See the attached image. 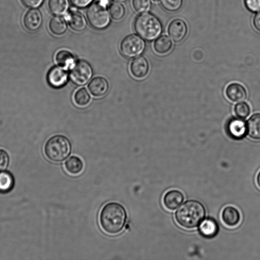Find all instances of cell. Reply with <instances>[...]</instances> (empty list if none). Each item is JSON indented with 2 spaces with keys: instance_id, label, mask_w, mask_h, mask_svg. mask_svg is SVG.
Returning <instances> with one entry per match:
<instances>
[{
  "instance_id": "cell-1",
  "label": "cell",
  "mask_w": 260,
  "mask_h": 260,
  "mask_svg": "<svg viewBox=\"0 0 260 260\" xmlns=\"http://www.w3.org/2000/svg\"><path fill=\"white\" fill-rule=\"evenodd\" d=\"M126 209L119 203L111 202L106 204L99 214V223L106 234L115 235L123 230L127 221Z\"/></svg>"
},
{
  "instance_id": "cell-2",
  "label": "cell",
  "mask_w": 260,
  "mask_h": 260,
  "mask_svg": "<svg viewBox=\"0 0 260 260\" xmlns=\"http://www.w3.org/2000/svg\"><path fill=\"white\" fill-rule=\"evenodd\" d=\"M203 205L196 200H188L184 202L176 211L175 219L177 222L185 229H193L198 226L205 216Z\"/></svg>"
},
{
  "instance_id": "cell-3",
  "label": "cell",
  "mask_w": 260,
  "mask_h": 260,
  "mask_svg": "<svg viewBox=\"0 0 260 260\" xmlns=\"http://www.w3.org/2000/svg\"><path fill=\"white\" fill-rule=\"evenodd\" d=\"M134 27L141 37L148 41L158 38L162 30L159 19L149 13H143L138 15L135 20Z\"/></svg>"
},
{
  "instance_id": "cell-4",
  "label": "cell",
  "mask_w": 260,
  "mask_h": 260,
  "mask_svg": "<svg viewBox=\"0 0 260 260\" xmlns=\"http://www.w3.org/2000/svg\"><path fill=\"white\" fill-rule=\"evenodd\" d=\"M71 149L70 140L63 135H58L52 136L46 142L44 153L50 161L60 162L69 156Z\"/></svg>"
},
{
  "instance_id": "cell-5",
  "label": "cell",
  "mask_w": 260,
  "mask_h": 260,
  "mask_svg": "<svg viewBox=\"0 0 260 260\" xmlns=\"http://www.w3.org/2000/svg\"><path fill=\"white\" fill-rule=\"evenodd\" d=\"M87 19L94 28L103 29L110 23V16L105 4L96 2L91 4L87 9Z\"/></svg>"
},
{
  "instance_id": "cell-6",
  "label": "cell",
  "mask_w": 260,
  "mask_h": 260,
  "mask_svg": "<svg viewBox=\"0 0 260 260\" xmlns=\"http://www.w3.org/2000/svg\"><path fill=\"white\" fill-rule=\"evenodd\" d=\"M145 42L140 36L135 34L125 37L121 42L120 50L126 57L132 58L139 55L144 50Z\"/></svg>"
},
{
  "instance_id": "cell-7",
  "label": "cell",
  "mask_w": 260,
  "mask_h": 260,
  "mask_svg": "<svg viewBox=\"0 0 260 260\" xmlns=\"http://www.w3.org/2000/svg\"><path fill=\"white\" fill-rule=\"evenodd\" d=\"M92 74L90 64L84 60H79L71 67L70 77L73 83L81 86L88 82Z\"/></svg>"
},
{
  "instance_id": "cell-8",
  "label": "cell",
  "mask_w": 260,
  "mask_h": 260,
  "mask_svg": "<svg viewBox=\"0 0 260 260\" xmlns=\"http://www.w3.org/2000/svg\"><path fill=\"white\" fill-rule=\"evenodd\" d=\"M68 73L66 69L60 66L51 68L46 75L48 84L52 87L58 88L63 86L68 81Z\"/></svg>"
},
{
  "instance_id": "cell-9",
  "label": "cell",
  "mask_w": 260,
  "mask_h": 260,
  "mask_svg": "<svg viewBox=\"0 0 260 260\" xmlns=\"http://www.w3.org/2000/svg\"><path fill=\"white\" fill-rule=\"evenodd\" d=\"M168 31L170 38L175 42L183 40L187 32V26L182 19L177 18L169 24Z\"/></svg>"
},
{
  "instance_id": "cell-10",
  "label": "cell",
  "mask_w": 260,
  "mask_h": 260,
  "mask_svg": "<svg viewBox=\"0 0 260 260\" xmlns=\"http://www.w3.org/2000/svg\"><path fill=\"white\" fill-rule=\"evenodd\" d=\"M130 71L132 75L136 78H144L149 71V64L147 60L142 56L136 57L131 63Z\"/></svg>"
},
{
  "instance_id": "cell-11",
  "label": "cell",
  "mask_w": 260,
  "mask_h": 260,
  "mask_svg": "<svg viewBox=\"0 0 260 260\" xmlns=\"http://www.w3.org/2000/svg\"><path fill=\"white\" fill-rule=\"evenodd\" d=\"M23 22L27 30L31 31L37 30L42 22V16L40 11L35 9L28 10L24 15Z\"/></svg>"
},
{
  "instance_id": "cell-12",
  "label": "cell",
  "mask_w": 260,
  "mask_h": 260,
  "mask_svg": "<svg viewBox=\"0 0 260 260\" xmlns=\"http://www.w3.org/2000/svg\"><path fill=\"white\" fill-rule=\"evenodd\" d=\"M67 20L71 28L76 31H82L87 26V20L83 14L74 9L68 14Z\"/></svg>"
},
{
  "instance_id": "cell-13",
  "label": "cell",
  "mask_w": 260,
  "mask_h": 260,
  "mask_svg": "<svg viewBox=\"0 0 260 260\" xmlns=\"http://www.w3.org/2000/svg\"><path fill=\"white\" fill-rule=\"evenodd\" d=\"M226 128L229 135L235 139L242 138L247 133L246 125L241 119H231L227 124Z\"/></svg>"
},
{
  "instance_id": "cell-14",
  "label": "cell",
  "mask_w": 260,
  "mask_h": 260,
  "mask_svg": "<svg viewBox=\"0 0 260 260\" xmlns=\"http://www.w3.org/2000/svg\"><path fill=\"white\" fill-rule=\"evenodd\" d=\"M90 93L94 96L101 97L108 91L109 84L107 80L103 77H96L93 78L88 85Z\"/></svg>"
},
{
  "instance_id": "cell-15",
  "label": "cell",
  "mask_w": 260,
  "mask_h": 260,
  "mask_svg": "<svg viewBox=\"0 0 260 260\" xmlns=\"http://www.w3.org/2000/svg\"><path fill=\"white\" fill-rule=\"evenodd\" d=\"M184 196L182 193L176 189L167 192L163 197V203L166 208L173 210L177 208L183 202Z\"/></svg>"
},
{
  "instance_id": "cell-16",
  "label": "cell",
  "mask_w": 260,
  "mask_h": 260,
  "mask_svg": "<svg viewBox=\"0 0 260 260\" xmlns=\"http://www.w3.org/2000/svg\"><path fill=\"white\" fill-rule=\"evenodd\" d=\"M225 94L227 98L233 102L243 101L247 96L245 88L237 83L229 84L226 88Z\"/></svg>"
},
{
  "instance_id": "cell-17",
  "label": "cell",
  "mask_w": 260,
  "mask_h": 260,
  "mask_svg": "<svg viewBox=\"0 0 260 260\" xmlns=\"http://www.w3.org/2000/svg\"><path fill=\"white\" fill-rule=\"evenodd\" d=\"M199 231L203 237L206 238H212L217 234L219 226L215 219L208 217L201 221Z\"/></svg>"
},
{
  "instance_id": "cell-18",
  "label": "cell",
  "mask_w": 260,
  "mask_h": 260,
  "mask_svg": "<svg viewBox=\"0 0 260 260\" xmlns=\"http://www.w3.org/2000/svg\"><path fill=\"white\" fill-rule=\"evenodd\" d=\"M221 219L228 226L234 227L240 222V214L239 211L235 207L227 206L222 211Z\"/></svg>"
},
{
  "instance_id": "cell-19",
  "label": "cell",
  "mask_w": 260,
  "mask_h": 260,
  "mask_svg": "<svg viewBox=\"0 0 260 260\" xmlns=\"http://www.w3.org/2000/svg\"><path fill=\"white\" fill-rule=\"evenodd\" d=\"M247 133L252 139L260 140V113L252 115L246 124Z\"/></svg>"
},
{
  "instance_id": "cell-20",
  "label": "cell",
  "mask_w": 260,
  "mask_h": 260,
  "mask_svg": "<svg viewBox=\"0 0 260 260\" xmlns=\"http://www.w3.org/2000/svg\"><path fill=\"white\" fill-rule=\"evenodd\" d=\"M66 171L72 175L80 174L83 170L84 163L82 160L77 156H70L64 162Z\"/></svg>"
},
{
  "instance_id": "cell-21",
  "label": "cell",
  "mask_w": 260,
  "mask_h": 260,
  "mask_svg": "<svg viewBox=\"0 0 260 260\" xmlns=\"http://www.w3.org/2000/svg\"><path fill=\"white\" fill-rule=\"evenodd\" d=\"M15 179L9 171L0 172V193L5 194L11 191L14 186Z\"/></svg>"
},
{
  "instance_id": "cell-22",
  "label": "cell",
  "mask_w": 260,
  "mask_h": 260,
  "mask_svg": "<svg viewBox=\"0 0 260 260\" xmlns=\"http://www.w3.org/2000/svg\"><path fill=\"white\" fill-rule=\"evenodd\" d=\"M49 27L53 34L60 36L66 32L67 29V24L66 20L62 17L54 16L49 21Z\"/></svg>"
},
{
  "instance_id": "cell-23",
  "label": "cell",
  "mask_w": 260,
  "mask_h": 260,
  "mask_svg": "<svg viewBox=\"0 0 260 260\" xmlns=\"http://www.w3.org/2000/svg\"><path fill=\"white\" fill-rule=\"evenodd\" d=\"M48 7L50 11L54 15L60 16L64 15L68 10L69 3L68 0H49Z\"/></svg>"
},
{
  "instance_id": "cell-24",
  "label": "cell",
  "mask_w": 260,
  "mask_h": 260,
  "mask_svg": "<svg viewBox=\"0 0 260 260\" xmlns=\"http://www.w3.org/2000/svg\"><path fill=\"white\" fill-rule=\"evenodd\" d=\"M172 42L167 36H161L158 37L154 42L153 47L154 50L158 54L167 53L171 49Z\"/></svg>"
},
{
  "instance_id": "cell-25",
  "label": "cell",
  "mask_w": 260,
  "mask_h": 260,
  "mask_svg": "<svg viewBox=\"0 0 260 260\" xmlns=\"http://www.w3.org/2000/svg\"><path fill=\"white\" fill-rule=\"evenodd\" d=\"M55 60L58 65L64 68L71 67L74 62V57L69 51L61 50L57 52Z\"/></svg>"
},
{
  "instance_id": "cell-26",
  "label": "cell",
  "mask_w": 260,
  "mask_h": 260,
  "mask_svg": "<svg viewBox=\"0 0 260 260\" xmlns=\"http://www.w3.org/2000/svg\"><path fill=\"white\" fill-rule=\"evenodd\" d=\"M74 100L75 104L80 107L86 106L90 100V96L85 88L78 89L75 93Z\"/></svg>"
},
{
  "instance_id": "cell-27",
  "label": "cell",
  "mask_w": 260,
  "mask_h": 260,
  "mask_svg": "<svg viewBox=\"0 0 260 260\" xmlns=\"http://www.w3.org/2000/svg\"><path fill=\"white\" fill-rule=\"evenodd\" d=\"M110 14L112 19L119 20L123 18L125 11L124 6L119 3L111 4L109 8Z\"/></svg>"
},
{
  "instance_id": "cell-28",
  "label": "cell",
  "mask_w": 260,
  "mask_h": 260,
  "mask_svg": "<svg viewBox=\"0 0 260 260\" xmlns=\"http://www.w3.org/2000/svg\"><path fill=\"white\" fill-rule=\"evenodd\" d=\"M160 2L162 7L170 12L179 10L183 4V0H160Z\"/></svg>"
},
{
  "instance_id": "cell-29",
  "label": "cell",
  "mask_w": 260,
  "mask_h": 260,
  "mask_svg": "<svg viewBox=\"0 0 260 260\" xmlns=\"http://www.w3.org/2000/svg\"><path fill=\"white\" fill-rule=\"evenodd\" d=\"M132 5L137 12L143 13L149 11L151 2V0H132Z\"/></svg>"
},
{
  "instance_id": "cell-30",
  "label": "cell",
  "mask_w": 260,
  "mask_h": 260,
  "mask_svg": "<svg viewBox=\"0 0 260 260\" xmlns=\"http://www.w3.org/2000/svg\"><path fill=\"white\" fill-rule=\"evenodd\" d=\"M234 111L239 118L244 119L249 115L250 110L246 103L240 102L235 105Z\"/></svg>"
},
{
  "instance_id": "cell-31",
  "label": "cell",
  "mask_w": 260,
  "mask_h": 260,
  "mask_svg": "<svg viewBox=\"0 0 260 260\" xmlns=\"http://www.w3.org/2000/svg\"><path fill=\"white\" fill-rule=\"evenodd\" d=\"M10 158L8 153L0 149V172L5 171L9 164Z\"/></svg>"
},
{
  "instance_id": "cell-32",
  "label": "cell",
  "mask_w": 260,
  "mask_h": 260,
  "mask_svg": "<svg viewBox=\"0 0 260 260\" xmlns=\"http://www.w3.org/2000/svg\"><path fill=\"white\" fill-rule=\"evenodd\" d=\"M246 8L252 12H257L260 10V0H244Z\"/></svg>"
},
{
  "instance_id": "cell-33",
  "label": "cell",
  "mask_w": 260,
  "mask_h": 260,
  "mask_svg": "<svg viewBox=\"0 0 260 260\" xmlns=\"http://www.w3.org/2000/svg\"><path fill=\"white\" fill-rule=\"evenodd\" d=\"M72 4L79 8H84L88 6L93 0H70Z\"/></svg>"
},
{
  "instance_id": "cell-34",
  "label": "cell",
  "mask_w": 260,
  "mask_h": 260,
  "mask_svg": "<svg viewBox=\"0 0 260 260\" xmlns=\"http://www.w3.org/2000/svg\"><path fill=\"white\" fill-rule=\"evenodd\" d=\"M28 8H36L41 6L44 0H21Z\"/></svg>"
},
{
  "instance_id": "cell-35",
  "label": "cell",
  "mask_w": 260,
  "mask_h": 260,
  "mask_svg": "<svg viewBox=\"0 0 260 260\" xmlns=\"http://www.w3.org/2000/svg\"><path fill=\"white\" fill-rule=\"evenodd\" d=\"M253 23L255 28L260 32V10L254 16Z\"/></svg>"
},
{
  "instance_id": "cell-36",
  "label": "cell",
  "mask_w": 260,
  "mask_h": 260,
  "mask_svg": "<svg viewBox=\"0 0 260 260\" xmlns=\"http://www.w3.org/2000/svg\"><path fill=\"white\" fill-rule=\"evenodd\" d=\"M256 180L257 185L260 188V171L258 172L257 175Z\"/></svg>"
},
{
  "instance_id": "cell-37",
  "label": "cell",
  "mask_w": 260,
  "mask_h": 260,
  "mask_svg": "<svg viewBox=\"0 0 260 260\" xmlns=\"http://www.w3.org/2000/svg\"><path fill=\"white\" fill-rule=\"evenodd\" d=\"M113 1H114V2H116V3H123V2H126V1L127 0H112Z\"/></svg>"
},
{
  "instance_id": "cell-38",
  "label": "cell",
  "mask_w": 260,
  "mask_h": 260,
  "mask_svg": "<svg viewBox=\"0 0 260 260\" xmlns=\"http://www.w3.org/2000/svg\"><path fill=\"white\" fill-rule=\"evenodd\" d=\"M153 1H155V2H157V1H158L159 0H153Z\"/></svg>"
}]
</instances>
